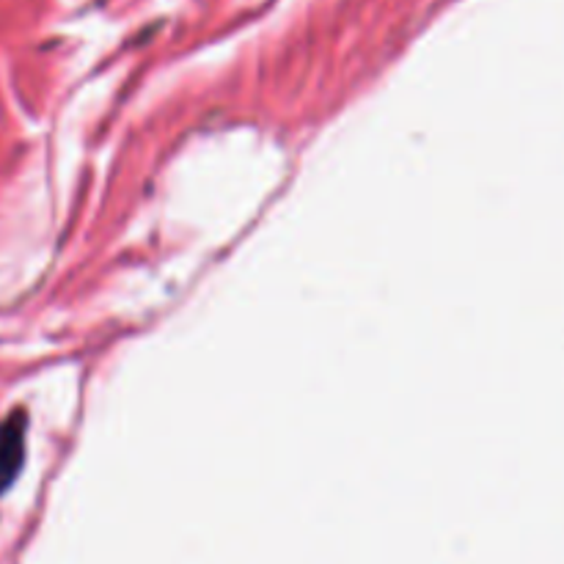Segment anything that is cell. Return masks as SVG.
I'll return each instance as SVG.
<instances>
[{
    "label": "cell",
    "instance_id": "6da1fadb",
    "mask_svg": "<svg viewBox=\"0 0 564 564\" xmlns=\"http://www.w3.org/2000/svg\"><path fill=\"white\" fill-rule=\"evenodd\" d=\"M28 419L22 411H14L0 422V496L20 477L25 460Z\"/></svg>",
    "mask_w": 564,
    "mask_h": 564
}]
</instances>
